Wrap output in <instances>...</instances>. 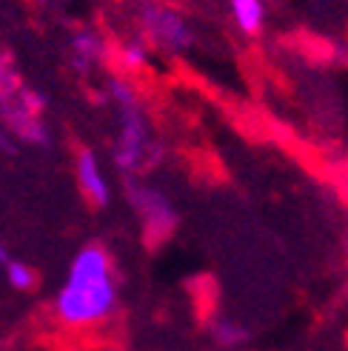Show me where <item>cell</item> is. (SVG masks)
Segmentation results:
<instances>
[{"label":"cell","instance_id":"cell-2","mask_svg":"<svg viewBox=\"0 0 348 351\" xmlns=\"http://www.w3.org/2000/svg\"><path fill=\"white\" fill-rule=\"evenodd\" d=\"M109 97L117 109V143L112 152L114 166L123 174H137L160 154V146L151 134V123L132 80L114 75L109 80Z\"/></svg>","mask_w":348,"mask_h":351},{"label":"cell","instance_id":"cell-9","mask_svg":"<svg viewBox=\"0 0 348 351\" xmlns=\"http://www.w3.org/2000/svg\"><path fill=\"white\" fill-rule=\"evenodd\" d=\"M212 337L223 348H237V346H243V343L249 340V328L243 326L240 320L217 317V320H212Z\"/></svg>","mask_w":348,"mask_h":351},{"label":"cell","instance_id":"cell-12","mask_svg":"<svg viewBox=\"0 0 348 351\" xmlns=\"http://www.w3.org/2000/svg\"><path fill=\"white\" fill-rule=\"evenodd\" d=\"M23 86L26 83L21 80V75H17V69L12 66V60L6 55H0V103L14 97L17 92L23 89Z\"/></svg>","mask_w":348,"mask_h":351},{"label":"cell","instance_id":"cell-1","mask_svg":"<svg viewBox=\"0 0 348 351\" xmlns=\"http://www.w3.org/2000/svg\"><path fill=\"white\" fill-rule=\"evenodd\" d=\"M51 308L66 328H95L112 317L117 308V274L103 245L89 243L72 257Z\"/></svg>","mask_w":348,"mask_h":351},{"label":"cell","instance_id":"cell-7","mask_svg":"<svg viewBox=\"0 0 348 351\" xmlns=\"http://www.w3.org/2000/svg\"><path fill=\"white\" fill-rule=\"evenodd\" d=\"M106 58V43L92 29H77L69 40V60H72L77 75H89Z\"/></svg>","mask_w":348,"mask_h":351},{"label":"cell","instance_id":"cell-11","mask_svg":"<svg viewBox=\"0 0 348 351\" xmlns=\"http://www.w3.org/2000/svg\"><path fill=\"white\" fill-rule=\"evenodd\" d=\"M3 271H6L9 286H12V289H17V291H32V289H34V283H38V274H34V269L29 266V263L17 260V257H12V260L6 263Z\"/></svg>","mask_w":348,"mask_h":351},{"label":"cell","instance_id":"cell-5","mask_svg":"<svg viewBox=\"0 0 348 351\" xmlns=\"http://www.w3.org/2000/svg\"><path fill=\"white\" fill-rule=\"evenodd\" d=\"M129 197L134 212L140 215L143 220V229L151 240H166L180 223V215L174 203L163 195L160 189H151V186H132L129 189Z\"/></svg>","mask_w":348,"mask_h":351},{"label":"cell","instance_id":"cell-14","mask_svg":"<svg viewBox=\"0 0 348 351\" xmlns=\"http://www.w3.org/2000/svg\"><path fill=\"white\" fill-rule=\"evenodd\" d=\"M40 3H49V0H40Z\"/></svg>","mask_w":348,"mask_h":351},{"label":"cell","instance_id":"cell-3","mask_svg":"<svg viewBox=\"0 0 348 351\" xmlns=\"http://www.w3.org/2000/svg\"><path fill=\"white\" fill-rule=\"evenodd\" d=\"M140 32L151 49H160L166 55H183L195 46V29L188 17L166 3L140 6Z\"/></svg>","mask_w":348,"mask_h":351},{"label":"cell","instance_id":"cell-10","mask_svg":"<svg viewBox=\"0 0 348 351\" xmlns=\"http://www.w3.org/2000/svg\"><path fill=\"white\" fill-rule=\"evenodd\" d=\"M117 60L126 72H140V69L149 66V43L140 38V40H126L117 46Z\"/></svg>","mask_w":348,"mask_h":351},{"label":"cell","instance_id":"cell-8","mask_svg":"<svg viewBox=\"0 0 348 351\" xmlns=\"http://www.w3.org/2000/svg\"><path fill=\"white\" fill-rule=\"evenodd\" d=\"M232 21L240 34L246 38H257L266 29V3L263 0H229Z\"/></svg>","mask_w":348,"mask_h":351},{"label":"cell","instance_id":"cell-4","mask_svg":"<svg viewBox=\"0 0 348 351\" xmlns=\"http://www.w3.org/2000/svg\"><path fill=\"white\" fill-rule=\"evenodd\" d=\"M43 109H46V100L34 89H29V86H23L14 97L0 103V114H3L6 129L17 140L32 143V146L49 143V132H46V123H43Z\"/></svg>","mask_w":348,"mask_h":351},{"label":"cell","instance_id":"cell-6","mask_svg":"<svg viewBox=\"0 0 348 351\" xmlns=\"http://www.w3.org/2000/svg\"><path fill=\"white\" fill-rule=\"evenodd\" d=\"M75 171H77V186L83 191V197L92 206L103 208L112 200V189H109V178L100 166V157L92 149H80L75 157Z\"/></svg>","mask_w":348,"mask_h":351},{"label":"cell","instance_id":"cell-13","mask_svg":"<svg viewBox=\"0 0 348 351\" xmlns=\"http://www.w3.org/2000/svg\"><path fill=\"white\" fill-rule=\"evenodd\" d=\"M12 260V254H9V249H6V245L3 243H0V266H6V263Z\"/></svg>","mask_w":348,"mask_h":351}]
</instances>
